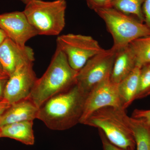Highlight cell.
<instances>
[{
	"instance_id": "11",
	"label": "cell",
	"mask_w": 150,
	"mask_h": 150,
	"mask_svg": "<svg viewBox=\"0 0 150 150\" xmlns=\"http://www.w3.org/2000/svg\"><path fill=\"white\" fill-rule=\"evenodd\" d=\"M34 60L32 48L18 45L8 38L0 46V64L9 77L18 66Z\"/></svg>"
},
{
	"instance_id": "12",
	"label": "cell",
	"mask_w": 150,
	"mask_h": 150,
	"mask_svg": "<svg viewBox=\"0 0 150 150\" xmlns=\"http://www.w3.org/2000/svg\"><path fill=\"white\" fill-rule=\"evenodd\" d=\"M39 108L29 97L11 105L0 118V127L37 118Z\"/></svg>"
},
{
	"instance_id": "18",
	"label": "cell",
	"mask_w": 150,
	"mask_h": 150,
	"mask_svg": "<svg viewBox=\"0 0 150 150\" xmlns=\"http://www.w3.org/2000/svg\"><path fill=\"white\" fill-rule=\"evenodd\" d=\"M136 59V66L142 68L150 63V35L140 38L129 44Z\"/></svg>"
},
{
	"instance_id": "16",
	"label": "cell",
	"mask_w": 150,
	"mask_h": 150,
	"mask_svg": "<svg viewBox=\"0 0 150 150\" xmlns=\"http://www.w3.org/2000/svg\"><path fill=\"white\" fill-rule=\"evenodd\" d=\"M129 121L137 150H150V128L131 117H129Z\"/></svg>"
},
{
	"instance_id": "24",
	"label": "cell",
	"mask_w": 150,
	"mask_h": 150,
	"mask_svg": "<svg viewBox=\"0 0 150 150\" xmlns=\"http://www.w3.org/2000/svg\"><path fill=\"white\" fill-rule=\"evenodd\" d=\"M9 77L0 75V100L4 99V90Z\"/></svg>"
},
{
	"instance_id": "20",
	"label": "cell",
	"mask_w": 150,
	"mask_h": 150,
	"mask_svg": "<svg viewBox=\"0 0 150 150\" xmlns=\"http://www.w3.org/2000/svg\"><path fill=\"white\" fill-rule=\"evenodd\" d=\"M131 117L139 120L150 128V110L135 109Z\"/></svg>"
},
{
	"instance_id": "10",
	"label": "cell",
	"mask_w": 150,
	"mask_h": 150,
	"mask_svg": "<svg viewBox=\"0 0 150 150\" xmlns=\"http://www.w3.org/2000/svg\"><path fill=\"white\" fill-rule=\"evenodd\" d=\"M0 28L7 38L21 46H25L28 40L38 35L23 11L1 14Z\"/></svg>"
},
{
	"instance_id": "29",
	"label": "cell",
	"mask_w": 150,
	"mask_h": 150,
	"mask_svg": "<svg viewBox=\"0 0 150 150\" xmlns=\"http://www.w3.org/2000/svg\"><path fill=\"white\" fill-rule=\"evenodd\" d=\"M2 138L1 127H0V138Z\"/></svg>"
},
{
	"instance_id": "19",
	"label": "cell",
	"mask_w": 150,
	"mask_h": 150,
	"mask_svg": "<svg viewBox=\"0 0 150 150\" xmlns=\"http://www.w3.org/2000/svg\"><path fill=\"white\" fill-rule=\"evenodd\" d=\"M150 95V63L141 68L139 88L136 100L142 99Z\"/></svg>"
},
{
	"instance_id": "5",
	"label": "cell",
	"mask_w": 150,
	"mask_h": 150,
	"mask_svg": "<svg viewBox=\"0 0 150 150\" xmlns=\"http://www.w3.org/2000/svg\"><path fill=\"white\" fill-rule=\"evenodd\" d=\"M103 20L113 39L112 48L116 51L134 40L150 35V29L144 23L112 8L95 11Z\"/></svg>"
},
{
	"instance_id": "6",
	"label": "cell",
	"mask_w": 150,
	"mask_h": 150,
	"mask_svg": "<svg viewBox=\"0 0 150 150\" xmlns=\"http://www.w3.org/2000/svg\"><path fill=\"white\" fill-rule=\"evenodd\" d=\"M56 46L66 55L70 66L78 71L92 57L105 50L91 36L73 33L58 36Z\"/></svg>"
},
{
	"instance_id": "14",
	"label": "cell",
	"mask_w": 150,
	"mask_h": 150,
	"mask_svg": "<svg viewBox=\"0 0 150 150\" xmlns=\"http://www.w3.org/2000/svg\"><path fill=\"white\" fill-rule=\"evenodd\" d=\"M33 121L17 122L1 127L2 137L10 138L26 145H33L35 137Z\"/></svg>"
},
{
	"instance_id": "25",
	"label": "cell",
	"mask_w": 150,
	"mask_h": 150,
	"mask_svg": "<svg viewBox=\"0 0 150 150\" xmlns=\"http://www.w3.org/2000/svg\"><path fill=\"white\" fill-rule=\"evenodd\" d=\"M11 105L6 100L4 99L0 100V118L10 107Z\"/></svg>"
},
{
	"instance_id": "2",
	"label": "cell",
	"mask_w": 150,
	"mask_h": 150,
	"mask_svg": "<svg viewBox=\"0 0 150 150\" xmlns=\"http://www.w3.org/2000/svg\"><path fill=\"white\" fill-rule=\"evenodd\" d=\"M78 73L70 66L65 54L56 48L50 65L37 79L29 98L39 108L52 97L76 84Z\"/></svg>"
},
{
	"instance_id": "26",
	"label": "cell",
	"mask_w": 150,
	"mask_h": 150,
	"mask_svg": "<svg viewBox=\"0 0 150 150\" xmlns=\"http://www.w3.org/2000/svg\"><path fill=\"white\" fill-rule=\"evenodd\" d=\"M7 38L5 33L4 32L2 29L0 28V46L2 44L3 42Z\"/></svg>"
},
{
	"instance_id": "4",
	"label": "cell",
	"mask_w": 150,
	"mask_h": 150,
	"mask_svg": "<svg viewBox=\"0 0 150 150\" xmlns=\"http://www.w3.org/2000/svg\"><path fill=\"white\" fill-rule=\"evenodd\" d=\"M65 0H30L23 12L38 35H58L64 28Z\"/></svg>"
},
{
	"instance_id": "21",
	"label": "cell",
	"mask_w": 150,
	"mask_h": 150,
	"mask_svg": "<svg viewBox=\"0 0 150 150\" xmlns=\"http://www.w3.org/2000/svg\"><path fill=\"white\" fill-rule=\"evenodd\" d=\"M89 8L95 11L100 8H111L112 0H86Z\"/></svg>"
},
{
	"instance_id": "28",
	"label": "cell",
	"mask_w": 150,
	"mask_h": 150,
	"mask_svg": "<svg viewBox=\"0 0 150 150\" xmlns=\"http://www.w3.org/2000/svg\"><path fill=\"white\" fill-rule=\"evenodd\" d=\"M18 1H21L22 2L24 3V4H26L28 3L29 1H30V0H18Z\"/></svg>"
},
{
	"instance_id": "22",
	"label": "cell",
	"mask_w": 150,
	"mask_h": 150,
	"mask_svg": "<svg viewBox=\"0 0 150 150\" xmlns=\"http://www.w3.org/2000/svg\"><path fill=\"white\" fill-rule=\"evenodd\" d=\"M99 133L103 150H126L116 146L110 143L101 130H99Z\"/></svg>"
},
{
	"instance_id": "9",
	"label": "cell",
	"mask_w": 150,
	"mask_h": 150,
	"mask_svg": "<svg viewBox=\"0 0 150 150\" xmlns=\"http://www.w3.org/2000/svg\"><path fill=\"white\" fill-rule=\"evenodd\" d=\"M108 106L124 109L118 95V84L111 81L110 78L100 83L89 93L80 123L83 124L95 111Z\"/></svg>"
},
{
	"instance_id": "27",
	"label": "cell",
	"mask_w": 150,
	"mask_h": 150,
	"mask_svg": "<svg viewBox=\"0 0 150 150\" xmlns=\"http://www.w3.org/2000/svg\"><path fill=\"white\" fill-rule=\"evenodd\" d=\"M0 75H1V76H7L9 77L4 72V70H3L1 64H0Z\"/></svg>"
},
{
	"instance_id": "1",
	"label": "cell",
	"mask_w": 150,
	"mask_h": 150,
	"mask_svg": "<svg viewBox=\"0 0 150 150\" xmlns=\"http://www.w3.org/2000/svg\"><path fill=\"white\" fill-rule=\"evenodd\" d=\"M87 96L76 83L44 103L39 108L37 119L51 130L69 129L80 123Z\"/></svg>"
},
{
	"instance_id": "17",
	"label": "cell",
	"mask_w": 150,
	"mask_h": 150,
	"mask_svg": "<svg viewBox=\"0 0 150 150\" xmlns=\"http://www.w3.org/2000/svg\"><path fill=\"white\" fill-rule=\"evenodd\" d=\"M145 0H112L111 8L144 23L142 6Z\"/></svg>"
},
{
	"instance_id": "15",
	"label": "cell",
	"mask_w": 150,
	"mask_h": 150,
	"mask_svg": "<svg viewBox=\"0 0 150 150\" xmlns=\"http://www.w3.org/2000/svg\"><path fill=\"white\" fill-rule=\"evenodd\" d=\"M141 68L137 67L123 80L118 84V95L122 108L126 109L136 100Z\"/></svg>"
},
{
	"instance_id": "7",
	"label": "cell",
	"mask_w": 150,
	"mask_h": 150,
	"mask_svg": "<svg viewBox=\"0 0 150 150\" xmlns=\"http://www.w3.org/2000/svg\"><path fill=\"white\" fill-rule=\"evenodd\" d=\"M117 51L111 47L89 59L78 71V86L86 94L100 83L110 78Z\"/></svg>"
},
{
	"instance_id": "3",
	"label": "cell",
	"mask_w": 150,
	"mask_h": 150,
	"mask_svg": "<svg viewBox=\"0 0 150 150\" xmlns=\"http://www.w3.org/2000/svg\"><path fill=\"white\" fill-rule=\"evenodd\" d=\"M125 110L111 106L94 112L83 124L98 128L108 140L116 146L126 150H135L136 142Z\"/></svg>"
},
{
	"instance_id": "23",
	"label": "cell",
	"mask_w": 150,
	"mask_h": 150,
	"mask_svg": "<svg viewBox=\"0 0 150 150\" xmlns=\"http://www.w3.org/2000/svg\"><path fill=\"white\" fill-rule=\"evenodd\" d=\"M144 23L150 29V0H145L142 6Z\"/></svg>"
},
{
	"instance_id": "8",
	"label": "cell",
	"mask_w": 150,
	"mask_h": 150,
	"mask_svg": "<svg viewBox=\"0 0 150 150\" xmlns=\"http://www.w3.org/2000/svg\"><path fill=\"white\" fill-rule=\"evenodd\" d=\"M33 62L18 66L7 81L4 99L11 104L29 97L38 79L33 69Z\"/></svg>"
},
{
	"instance_id": "13",
	"label": "cell",
	"mask_w": 150,
	"mask_h": 150,
	"mask_svg": "<svg viewBox=\"0 0 150 150\" xmlns=\"http://www.w3.org/2000/svg\"><path fill=\"white\" fill-rule=\"evenodd\" d=\"M136 67V57L129 44L120 48L116 52L110 75V80L118 84L127 77Z\"/></svg>"
}]
</instances>
